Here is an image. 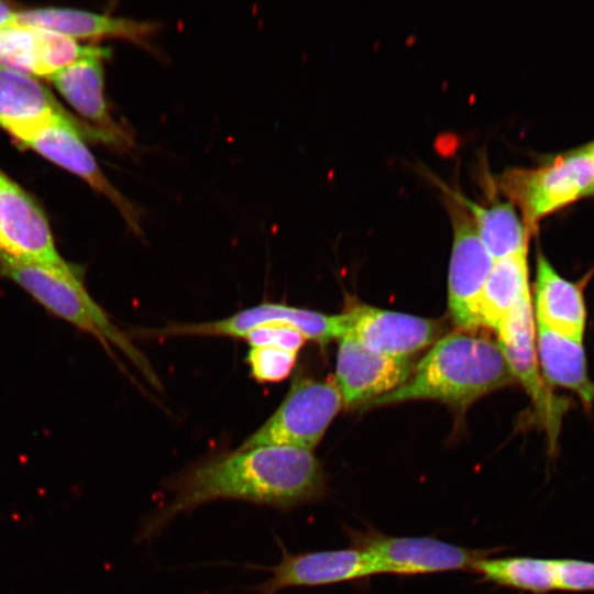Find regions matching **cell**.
<instances>
[{"instance_id": "obj_20", "label": "cell", "mask_w": 594, "mask_h": 594, "mask_svg": "<svg viewBox=\"0 0 594 594\" xmlns=\"http://www.w3.org/2000/svg\"><path fill=\"white\" fill-rule=\"evenodd\" d=\"M452 190L468 210L482 243L494 261L528 253L530 232L513 204L493 198L488 205H482L457 189Z\"/></svg>"}, {"instance_id": "obj_3", "label": "cell", "mask_w": 594, "mask_h": 594, "mask_svg": "<svg viewBox=\"0 0 594 594\" xmlns=\"http://www.w3.org/2000/svg\"><path fill=\"white\" fill-rule=\"evenodd\" d=\"M0 278L15 284L52 316L92 336L109 353L111 345L121 350L150 383L160 386L147 359L91 297L82 266L67 261L47 264L0 260Z\"/></svg>"}, {"instance_id": "obj_28", "label": "cell", "mask_w": 594, "mask_h": 594, "mask_svg": "<svg viewBox=\"0 0 594 594\" xmlns=\"http://www.w3.org/2000/svg\"><path fill=\"white\" fill-rule=\"evenodd\" d=\"M591 145H592V147H593V150H594V142H592Z\"/></svg>"}, {"instance_id": "obj_14", "label": "cell", "mask_w": 594, "mask_h": 594, "mask_svg": "<svg viewBox=\"0 0 594 594\" xmlns=\"http://www.w3.org/2000/svg\"><path fill=\"white\" fill-rule=\"evenodd\" d=\"M344 332L365 346L394 358H409L439 339L438 321L371 306L342 312Z\"/></svg>"}, {"instance_id": "obj_11", "label": "cell", "mask_w": 594, "mask_h": 594, "mask_svg": "<svg viewBox=\"0 0 594 594\" xmlns=\"http://www.w3.org/2000/svg\"><path fill=\"white\" fill-rule=\"evenodd\" d=\"M0 260L63 264L51 226L41 208L0 173Z\"/></svg>"}, {"instance_id": "obj_12", "label": "cell", "mask_w": 594, "mask_h": 594, "mask_svg": "<svg viewBox=\"0 0 594 594\" xmlns=\"http://www.w3.org/2000/svg\"><path fill=\"white\" fill-rule=\"evenodd\" d=\"M413 369L409 358L376 352L344 336L339 339L333 382L343 406H367L404 384Z\"/></svg>"}, {"instance_id": "obj_27", "label": "cell", "mask_w": 594, "mask_h": 594, "mask_svg": "<svg viewBox=\"0 0 594 594\" xmlns=\"http://www.w3.org/2000/svg\"><path fill=\"white\" fill-rule=\"evenodd\" d=\"M18 12L12 10L6 3L0 2V29L14 24L16 22Z\"/></svg>"}, {"instance_id": "obj_4", "label": "cell", "mask_w": 594, "mask_h": 594, "mask_svg": "<svg viewBox=\"0 0 594 594\" xmlns=\"http://www.w3.org/2000/svg\"><path fill=\"white\" fill-rule=\"evenodd\" d=\"M490 185L516 207L532 232L543 218L594 195V150L590 143L536 167L506 168Z\"/></svg>"}, {"instance_id": "obj_21", "label": "cell", "mask_w": 594, "mask_h": 594, "mask_svg": "<svg viewBox=\"0 0 594 594\" xmlns=\"http://www.w3.org/2000/svg\"><path fill=\"white\" fill-rule=\"evenodd\" d=\"M527 254L494 261L480 300L482 328L497 331L514 311L531 300Z\"/></svg>"}, {"instance_id": "obj_25", "label": "cell", "mask_w": 594, "mask_h": 594, "mask_svg": "<svg viewBox=\"0 0 594 594\" xmlns=\"http://www.w3.org/2000/svg\"><path fill=\"white\" fill-rule=\"evenodd\" d=\"M557 590L594 592V562L576 559H556Z\"/></svg>"}, {"instance_id": "obj_18", "label": "cell", "mask_w": 594, "mask_h": 594, "mask_svg": "<svg viewBox=\"0 0 594 594\" xmlns=\"http://www.w3.org/2000/svg\"><path fill=\"white\" fill-rule=\"evenodd\" d=\"M536 273L535 323L583 340L587 311L581 285L560 275L542 254L538 255Z\"/></svg>"}, {"instance_id": "obj_15", "label": "cell", "mask_w": 594, "mask_h": 594, "mask_svg": "<svg viewBox=\"0 0 594 594\" xmlns=\"http://www.w3.org/2000/svg\"><path fill=\"white\" fill-rule=\"evenodd\" d=\"M110 50L82 46L75 38L50 30L11 24L0 29V66L29 75L50 77L88 56H110Z\"/></svg>"}, {"instance_id": "obj_5", "label": "cell", "mask_w": 594, "mask_h": 594, "mask_svg": "<svg viewBox=\"0 0 594 594\" xmlns=\"http://www.w3.org/2000/svg\"><path fill=\"white\" fill-rule=\"evenodd\" d=\"M6 131L47 160L81 177L117 207L133 233L142 234V211L109 182L82 141V136H86L114 144L111 138L77 118L59 116L11 125Z\"/></svg>"}, {"instance_id": "obj_1", "label": "cell", "mask_w": 594, "mask_h": 594, "mask_svg": "<svg viewBox=\"0 0 594 594\" xmlns=\"http://www.w3.org/2000/svg\"><path fill=\"white\" fill-rule=\"evenodd\" d=\"M167 501L145 516L139 541H151L180 514L218 501L235 499L282 510L322 501L328 476L312 451L257 447L221 452L187 466L164 483Z\"/></svg>"}, {"instance_id": "obj_6", "label": "cell", "mask_w": 594, "mask_h": 594, "mask_svg": "<svg viewBox=\"0 0 594 594\" xmlns=\"http://www.w3.org/2000/svg\"><path fill=\"white\" fill-rule=\"evenodd\" d=\"M342 407L333 381L296 377L278 408L238 449L288 447L314 452Z\"/></svg>"}, {"instance_id": "obj_10", "label": "cell", "mask_w": 594, "mask_h": 594, "mask_svg": "<svg viewBox=\"0 0 594 594\" xmlns=\"http://www.w3.org/2000/svg\"><path fill=\"white\" fill-rule=\"evenodd\" d=\"M497 343L513 376L532 399L548 439V451L556 455L565 403L547 388L539 371L532 302L521 305L496 331Z\"/></svg>"}, {"instance_id": "obj_22", "label": "cell", "mask_w": 594, "mask_h": 594, "mask_svg": "<svg viewBox=\"0 0 594 594\" xmlns=\"http://www.w3.org/2000/svg\"><path fill=\"white\" fill-rule=\"evenodd\" d=\"M75 118L34 77L0 66V127L48 117Z\"/></svg>"}, {"instance_id": "obj_2", "label": "cell", "mask_w": 594, "mask_h": 594, "mask_svg": "<svg viewBox=\"0 0 594 594\" xmlns=\"http://www.w3.org/2000/svg\"><path fill=\"white\" fill-rule=\"evenodd\" d=\"M514 381L497 342L460 329L436 341L404 384L367 406L436 399L465 407Z\"/></svg>"}, {"instance_id": "obj_8", "label": "cell", "mask_w": 594, "mask_h": 594, "mask_svg": "<svg viewBox=\"0 0 594 594\" xmlns=\"http://www.w3.org/2000/svg\"><path fill=\"white\" fill-rule=\"evenodd\" d=\"M351 543L365 551L377 574L418 575L473 571L495 549H472L430 537H394L375 529L349 530Z\"/></svg>"}, {"instance_id": "obj_17", "label": "cell", "mask_w": 594, "mask_h": 594, "mask_svg": "<svg viewBox=\"0 0 594 594\" xmlns=\"http://www.w3.org/2000/svg\"><path fill=\"white\" fill-rule=\"evenodd\" d=\"M16 24L75 37H119L150 48L148 37L160 30L155 21H139L81 10L44 8L18 12Z\"/></svg>"}, {"instance_id": "obj_16", "label": "cell", "mask_w": 594, "mask_h": 594, "mask_svg": "<svg viewBox=\"0 0 594 594\" xmlns=\"http://www.w3.org/2000/svg\"><path fill=\"white\" fill-rule=\"evenodd\" d=\"M94 55L80 58L48 77L72 107L116 145L128 146L131 138L111 117L105 98L103 59Z\"/></svg>"}, {"instance_id": "obj_13", "label": "cell", "mask_w": 594, "mask_h": 594, "mask_svg": "<svg viewBox=\"0 0 594 594\" xmlns=\"http://www.w3.org/2000/svg\"><path fill=\"white\" fill-rule=\"evenodd\" d=\"M264 569L271 578L254 587L257 594L351 582L377 574L370 556L354 546L298 553L288 552L283 547L280 561Z\"/></svg>"}, {"instance_id": "obj_9", "label": "cell", "mask_w": 594, "mask_h": 594, "mask_svg": "<svg viewBox=\"0 0 594 594\" xmlns=\"http://www.w3.org/2000/svg\"><path fill=\"white\" fill-rule=\"evenodd\" d=\"M271 326H285L299 331L306 340L324 344L340 339L343 317L327 315L277 302H263L230 317L199 323L168 324L161 329H139L142 337L218 336L244 338L250 331Z\"/></svg>"}, {"instance_id": "obj_24", "label": "cell", "mask_w": 594, "mask_h": 594, "mask_svg": "<svg viewBox=\"0 0 594 594\" xmlns=\"http://www.w3.org/2000/svg\"><path fill=\"white\" fill-rule=\"evenodd\" d=\"M297 353L275 346H250L246 362L251 375L261 383H276L287 378Z\"/></svg>"}, {"instance_id": "obj_19", "label": "cell", "mask_w": 594, "mask_h": 594, "mask_svg": "<svg viewBox=\"0 0 594 594\" xmlns=\"http://www.w3.org/2000/svg\"><path fill=\"white\" fill-rule=\"evenodd\" d=\"M536 351L547 384L573 392L586 406L594 404V382L587 373L583 340L562 336L536 323Z\"/></svg>"}, {"instance_id": "obj_23", "label": "cell", "mask_w": 594, "mask_h": 594, "mask_svg": "<svg viewBox=\"0 0 594 594\" xmlns=\"http://www.w3.org/2000/svg\"><path fill=\"white\" fill-rule=\"evenodd\" d=\"M486 582L532 594L557 591L554 560L534 557H487L473 570Z\"/></svg>"}, {"instance_id": "obj_26", "label": "cell", "mask_w": 594, "mask_h": 594, "mask_svg": "<svg viewBox=\"0 0 594 594\" xmlns=\"http://www.w3.org/2000/svg\"><path fill=\"white\" fill-rule=\"evenodd\" d=\"M243 339L250 346H275L297 354L306 342V338L299 331L285 326L257 328Z\"/></svg>"}, {"instance_id": "obj_7", "label": "cell", "mask_w": 594, "mask_h": 594, "mask_svg": "<svg viewBox=\"0 0 594 594\" xmlns=\"http://www.w3.org/2000/svg\"><path fill=\"white\" fill-rule=\"evenodd\" d=\"M438 183L453 231L448 278L450 315L460 329L476 331L482 328L480 300L494 260L482 243L468 210L458 200L452 188L444 183Z\"/></svg>"}]
</instances>
